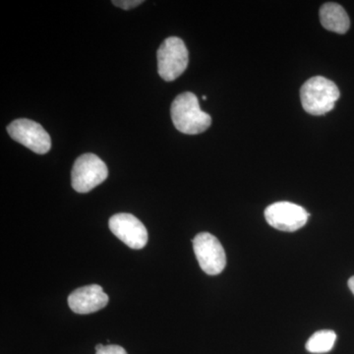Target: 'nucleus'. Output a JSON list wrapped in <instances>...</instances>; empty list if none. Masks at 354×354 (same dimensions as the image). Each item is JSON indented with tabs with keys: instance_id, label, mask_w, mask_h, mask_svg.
Listing matches in <instances>:
<instances>
[{
	"instance_id": "423d86ee",
	"label": "nucleus",
	"mask_w": 354,
	"mask_h": 354,
	"mask_svg": "<svg viewBox=\"0 0 354 354\" xmlns=\"http://www.w3.org/2000/svg\"><path fill=\"white\" fill-rule=\"evenodd\" d=\"M7 131L11 138L39 155H44L50 150V134L36 121L25 118L14 120L7 127Z\"/></svg>"
},
{
	"instance_id": "ddd939ff",
	"label": "nucleus",
	"mask_w": 354,
	"mask_h": 354,
	"mask_svg": "<svg viewBox=\"0 0 354 354\" xmlns=\"http://www.w3.org/2000/svg\"><path fill=\"white\" fill-rule=\"evenodd\" d=\"M143 0H120V1L115 0V1H113V6L124 9V10H130V9L139 6L140 4L143 3Z\"/></svg>"
},
{
	"instance_id": "39448f33",
	"label": "nucleus",
	"mask_w": 354,
	"mask_h": 354,
	"mask_svg": "<svg viewBox=\"0 0 354 354\" xmlns=\"http://www.w3.org/2000/svg\"><path fill=\"white\" fill-rule=\"evenodd\" d=\"M193 248L200 267L209 276H216L225 270L227 256L221 242L209 232L198 234L193 239Z\"/></svg>"
},
{
	"instance_id": "9d476101",
	"label": "nucleus",
	"mask_w": 354,
	"mask_h": 354,
	"mask_svg": "<svg viewBox=\"0 0 354 354\" xmlns=\"http://www.w3.org/2000/svg\"><path fill=\"white\" fill-rule=\"evenodd\" d=\"M321 24L326 30L337 34H346L348 31L351 21L348 13L339 4L325 3L320 9Z\"/></svg>"
},
{
	"instance_id": "20e7f679",
	"label": "nucleus",
	"mask_w": 354,
	"mask_h": 354,
	"mask_svg": "<svg viewBox=\"0 0 354 354\" xmlns=\"http://www.w3.org/2000/svg\"><path fill=\"white\" fill-rule=\"evenodd\" d=\"M108 167L94 153H84L73 165L71 183L73 189L87 193L108 178Z\"/></svg>"
},
{
	"instance_id": "4468645a",
	"label": "nucleus",
	"mask_w": 354,
	"mask_h": 354,
	"mask_svg": "<svg viewBox=\"0 0 354 354\" xmlns=\"http://www.w3.org/2000/svg\"><path fill=\"white\" fill-rule=\"evenodd\" d=\"M348 288H349V290H351V292H353L354 295V276L351 277V278L349 279Z\"/></svg>"
},
{
	"instance_id": "f8f14e48",
	"label": "nucleus",
	"mask_w": 354,
	"mask_h": 354,
	"mask_svg": "<svg viewBox=\"0 0 354 354\" xmlns=\"http://www.w3.org/2000/svg\"><path fill=\"white\" fill-rule=\"evenodd\" d=\"M95 354H127V353L122 346L109 344V346H102V348L97 351Z\"/></svg>"
},
{
	"instance_id": "9b49d317",
	"label": "nucleus",
	"mask_w": 354,
	"mask_h": 354,
	"mask_svg": "<svg viewBox=\"0 0 354 354\" xmlns=\"http://www.w3.org/2000/svg\"><path fill=\"white\" fill-rule=\"evenodd\" d=\"M335 341L337 335L334 330H319L306 342V349L311 353H329L334 348Z\"/></svg>"
},
{
	"instance_id": "f257e3e1",
	"label": "nucleus",
	"mask_w": 354,
	"mask_h": 354,
	"mask_svg": "<svg viewBox=\"0 0 354 354\" xmlns=\"http://www.w3.org/2000/svg\"><path fill=\"white\" fill-rule=\"evenodd\" d=\"M171 114L174 127L184 134H200L212 124L211 116L200 109L198 97L193 93L177 95L172 102Z\"/></svg>"
},
{
	"instance_id": "f03ea898",
	"label": "nucleus",
	"mask_w": 354,
	"mask_h": 354,
	"mask_svg": "<svg viewBox=\"0 0 354 354\" xmlns=\"http://www.w3.org/2000/svg\"><path fill=\"white\" fill-rule=\"evenodd\" d=\"M339 90L333 81L322 76L312 77L300 90L304 111L312 115H324L335 108Z\"/></svg>"
},
{
	"instance_id": "6e6552de",
	"label": "nucleus",
	"mask_w": 354,
	"mask_h": 354,
	"mask_svg": "<svg viewBox=\"0 0 354 354\" xmlns=\"http://www.w3.org/2000/svg\"><path fill=\"white\" fill-rule=\"evenodd\" d=\"M109 230L132 249H142L148 242V232L139 218L131 214H116L109 218Z\"/></svg>"
},
{
	"instance_id": "0eeeda50",
	"label": "nucleus",
	"mask_w": 354,
	"mask_h": 354,
	"mask_svg": "<svg viewBox=\"0 0 354 354\" xmlns=\"http://www.w3.org/2000/svg\"><path fill=\"white\" fill-rule=\"evenodd\" d=\"M309 216L306 209L290 202H277L265 209L266 221L281 232H297L306 225Z\"/></svg>"
},
{
	"instance_id": "1a4fd4ad",
	"label": "nucleus",
	"mask_w": 354,
	"mask_h": 354,
	"mask_svg": "<svg viewBox=\"0 0 354 354\" xmlns=\"http://www.w3.org/2000/svg\"><path fill=\"white\" fill-rule=\"evenodd\" d=\"M109 304V297L102 286L91 285L77 288L68 297L70 309L77 314H91L99 311Z\"/></svg>"
},
{
	"instance_id": "7ed1b4c3",
	"label": "nucleus",
	"mask_w": 354,
	"mask_h": 354,
	"mask_svg": "<svg viewBox=\"0 0 354 354\" xmlns=\"http://www.w3.org/2000/svg\"><path fill=\"white\" fill-rule=\"evenodd\" d=\"M157 57L158 74L167 82H171L183 75L189 60L185 44L177 37L167 38L160 44Z\"/></svg>"
}]
</instances>
